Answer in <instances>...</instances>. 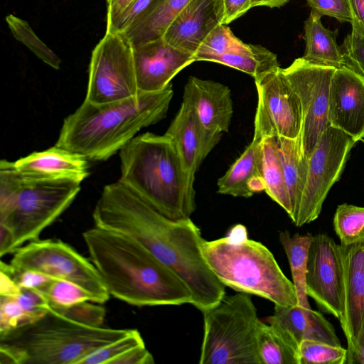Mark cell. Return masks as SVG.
<instances>
[{"label": "cell", "instance_id": "1", "mask_svg": "<svg viewBox=\"0 0 364 364\" xmlns=\"http://www.w3.org/2000/svg\"><path fill=\"white\" fill-rule=\"evenodd\" d=\"M92 218L95 226L132 239L173 270L188 288L192 304L201 312L225 296V286L203 257L205 240L191 218L164 216L119 179L104 187Z\"/></svg>", "mask_w": 364, "mask_h": 364}, {"label": "cell", "instance_id": "2", "mask_svg": "<svg viewBox=\"0 0 364 364\" xmlns=\"http://www.w3.org/2000/svg\"><path fill=\"white\" fill-rule=\"evenodd\" d=\"M82 237L91 262L114 298L136 306L192 304L181 278L132 239L96 226Z\"/></svg>", "mask_w": 364, "mask_h": 364}, {"label": "cell", "instance_id": "3", "mask_svg": "<svg viewBox=\"0 0 364 364\" xmlns=\"http://www.w3.org/2000/svg\"><path fill=\"white\" fill-rule=\"evenodd\" d=\"M173 96L172 85L154 92L104 104L85 99L63 122L55 146L91 161H105L119 151L143 128L167 114Z\"/></svg>", "mask_w": 364, "mask_h": 364}, {"label": "cell", "instance_id": "4", "mask_svg": "<svg viewBox=\"0 0 364 364\" xmlns=\"http://www.w3.org/2000/svg\"><path fill=\"white\" fill-rule=\"evenodd\" d=\"M119 157L121 181L164 216L191 218L196 208L195 178L186 171L168 136H136L119 150Z\"/></svg>", "mask_w": 364, "mask_h": 364}, {"label": "cell", "instance_id": "5", "mask_svg": "<svg viewBox=\"0 0 364 364\" xmlns=\"http://www.w3.org/2000/svg\"><path fill=\"white\" fill-rule=\"evenodd\" d=\"M129 331L86 326L50 309L39 319L0 333V363L80 364Z\"/></svg>", "mask_w": 364, "mask_h": 364}, {"label": "cell", "instance_id": "6", "mask_svg": "<svg viewBox=\"0 0 364 364\" xmlns=\"http://www.w3.org/2000/svg\"><path fill=\"white\" fill-rule=\"evenodd\" d=\"M202 252L210 269L225 287L262 297L274 305H297L293 282L267 247L248 238L244 225H235L225 237L205 240Z\"/></svg>", "mask_w": 364, "mask_h": 364}, {"label": "cell", "instance_id": "7", "mask_svg": "<svg viewBox=\"0 0 364 364\" xmlns=\"http://www.w3.org/2000/svg\"><path fill=\"white\" fill-rule=\"evenodd\" d=\"M80 183L72 180L33 181L22 178L13 162L0 161V228L11 239L14 253L42 232L72 204Z\"/></svg>", "mask_w": 364, "mask_h": 364}, {"label": "cell", "instance_id": "8", "mask_svg": "<svg viewBox=\"0 0 364 364\" xmlns=\"http://www.w3.org/2000/svg\"><path fill=\"white\" fill-rule=\"evenodd\" d=\"M202 313L200 364H261L257 349L261 320L250 294L225 296Z\"/></svg>", "mask_w": 364, "mask_h": 364}, {"label": "cell", "instance_id": "9", "mask_svg": "<svg viewBox=\"0 0 364 364\" xmlns=\"http://www.w3.org/2000/svg\"><path fill=\"white\" fill-rule=\"evenodd\" d=\"M10 264L19 269L36 271L78 285L103 304L109 299L107 288L93 263L60 240L29 242L18 248Z\"/></svg>", "mask_w": 364, "mask_h": 364}, {"label": "cell", "instance_id": "10", "mask_svg": "<svg viewBox=\"0 0 364 364\" xmlns=\"http://www.w3.org/2000/svg\"><path fill=\"white\" fill-rule=\"evenodd\" d=\"M138 92L132 46L121 33H105L92 52L85 100L104 104Z\"/></svg>", "mask_w": 364, "mask_h": 364}, {"label": "cell", "instance_id": "11", "mask_svg": "<svg viewBox=\"0 0 364 364\" xmlns=\"http://www.w3.org/2000/svg\"><path fill=\"white\" fill-rule=\"evenodd\" d=\"M355 142L329 126L309 158L308 173L294 223L297 227L316 220L332 186L339 179Z\"/></svg>", "mask_w": 364, "mask_h": 364}, {"label": "cell", "instance_id": "12", "mask_svg": "<svg viewBox=\"0 0 364 364\" xmlns=\"http://www.w3.org/2000/svg\"><path fill=\"white\" fill-rule=\"evenodd\" d=\"M336 68L311 64L302 57L282 71L298 95L302 109L301 146L309 158L323 132L330 126L328 117L331 80Z\"/></svg>", "mask_w": 364, "mask_h": 364}, {"label": "cell", "instance_id": "13", "mask_svg": "<svg viewBox=\"0 0 364 364\" xmlns=\"http://www.w3.org/2000/svg\"><path fill=\"white\" fill-rule=\"evenodd\" d=\"M255 82L257 92L255 132L264 138H300L302 129L301 102L282 68L255 78Z\"/></svg>", "mask_w": 364, "mask_h": 364}, {"label": "cell", "instance_id": "14", "mask_svg": "<svg viewBox=\"0 0 364 364\" xmlns=\"http://www.w3.org/2000/svg\"><path fill=\"white\" fill-rule=\"evenodd\" d=\"M306 288L323 312L340 319L343 312V263L340 245L326 234L313 236L306 273Z\"/></svg>", "mask_w": 364, "mask_h": 364}, {"label": "cell", "instance_id": "15", "mask_svg": "<svg viewBox=\"0 0 364 364\" xmlns=\"http://www.w3.org/2000/svg\"><path fill=\"white\" fill-rule=\"evenodd\" d=\"M133 58L138 90L142 92L164 90L195 62L193 54L173 47L162 37L133 47Z\"/></svg>", "mask_w": 364, "mask_h": 364}, {"label": "cell", "instance_id": "16", "mask_svg": "<svg viewBox=\"0 0 364 364\" xmlns=\"http://www.w3.org/2000/svg\"><path fill=\"white\" fill-rule=\"evenodd\" d=\"M328 117L355 142L364 139V75L348 68L336 69L330 84Z\"/></svg>", "mask_w": 364, "mask_h": 364}, {"label": "cell", "instance_id": "17", "mask_svg": "<svg viewBox=\"0 0 364 364\" xmlns=\"http://www.w3.org/2000/svg\"><path fill=\"white\" fill-rule=\"evenodd\" d=\"M343 263L341 326L348 343L347 356L355 348L364 326V241L340 245Z\"/></svg>", "mask_w": 364, "mask_h": 364}, {"label": "cell", "instance_id": "18", "mask_svg": "<svg viewBox=\"0 0 364 364\" xmlns=\"http://www.w3.org/2000/svg\"><path fill=\"white\" fill-rule=\"evenodd\" d=\"M165 134L174 144L186 171L193 178L223 135L208 130L194 109L184 101Z\"/></svg>", "mask_w": 364, "mask_h": 364}, {"label": "cell", "instance_id": "19", "mask_svg": "<svg viewBox=\"0 0 364 364\" xmlns=\"http://www.w3.org/2000/svg\"><path fill=\"white\" fill-rule=\"evenodd\" d=\"M223 18V0H191L178 14L162 38L174 48L195 55L208 34Z\"/></svg>", "mask_w": 364, "mask_h": 364}, {"label": "cell", "instance_id": "20", "mask_svg": "<svg viewBox=\"0 0 364 364\" xmlns=\"http://www.w3.org/2000/svg\"><path fill=\"white\" fill-rule=\"evenodd\" d=\"M183 101L196 111L210 132H228L233 114L231 90L225 85L190 76L184 86Z\"/></svg>", "mask_w": 364, "mask_h": 364}, {"label": "cell", "instance_id": "21", "mask_svg": "<svg viewBox=\"0 0 364 364\" xmlns=\"http://www.w3.org/2000/svg\"><path fill=\"white\" fill-rule=\"evenodd\" d=\"M13 164L22 178L33 181L72 180L81 183L90 173L87 158L57 146L33 152Z\"/></svg>", "mask_w": 364, "mask_h": 364}, {"label": "cell", "instance_id": "22", "mask_svg": "<svg viewBox=\"0 0 364 364\" xmlns=\"http://www.w3.org/2000/svg\"><path fill=\"white\" fill-rule=\"evenodd\" d=\"M266 321L275 322L286 328L300 343L315 340L341 346L332 324L319 312L299 306L274 305V314Z\"/></svg>", "mask_w": 364, "mask_h": 364}, {"label": "cell", "instance_id": "23", "mask_svg": "<svg viewBox=\"0 0 364 364\" xmlns=\"http://www.w3.org/2000/svg\"><path fill=\"white\" fill-rule=\"evenodd\" d=\"M263 138L254 132L250 144L226 173L218 178V193L233 197L250 198V186L254 179L262 177Z\"/></svg>", "mask_w": 364, "mask_h": 364}, {"label": "cell", "instance_id": "24", "mask_svg": "<svg viewBox=\"0 0 364 364\" xmlns=\"http://www.w3.org/2000/svg\"><path fill=\"white\" fill-rule=\"evenodd\" d=\"M321 16L311 11L304 21L305 50L303 58L307 62L336 69L348 68L341 47L337 43L338 30L331 31L321 23Z\"/></svg>", "mask_w": 364, "mask_h": 364}, {"label": "cell", "instance_id": "25", "mask_svg": "<svg viewBox=\"0 0 364 364\" xmlns=\"http://www.w3.org/2000/svg\"><path fill=\"white\" fill-rule=\"evenodd\" d=\"M191 0H151L122 33L132 47L161 38L167 27Z\"/></svg>", "mask_w": 364, "mask_h": 364}, {"label": "cell", "instance_id": "26", "mask_svg": "<svg viewBox=\"0 0 364 364\" xmlns=\"http://www.w3.org/2000/svg\"><path fill=\"white\" fill-rule=\"evenodd\" d=\"M299 343L283 326L260 321L257 349L261 364H300Z\"/></svg>", "mask_w": 364, "mask_h": 364}, {"label": "cell", "instance_id": "27", "mask_svg": "<svg viewBox=\"0 0 364 364\" xmlns=\"http://www.w3.org/2000/svg\"><path fill=\"white\" fill-rule=\"evenodd\" d=\"M290 200L292 222L295 220L306 181L309 158L304 156L300 138L276 137Z\"/></svg>", "mask_w": 364, "mask_h": 364}, {"label": "cell", "instance_id": "28", "mask_svg": "<svg viewBox=\"0 0 364 364\" xmlns=\"http://www.w3.org/2000/svg\"><path fill=\"white\" fill-rule=\"evenodd\" d=\"M313 235L296 233L291 235L288 230L282 231L279 235V242L287 255L298 299L297 306L311 308L308 301L306 288V273L309 250Z\"/></svg>", "mask_w": 364, "mask_h": 364}, {"label": "cell", "instance_id": "29", "mask_svg": "<svg viewBox=\"0 0 364 364\" xmlns=\"http://www.w3.org/2000/svg\"><path fill=\"white\" fill-rule=\"evenodd\" d=\"M210 62L240 70L254 79L280 68L276 54L260 45L247 43L237 50L214 57Z\"/></svg>", "mask_w": 364, "mask_h": 364}, {"label": "cell", "instance_id": "30", "mask_svg": "<svg viewBox=\"0 0 364 364\" xmlns=\"http://www.w3.org/2000/svg\"><path fill=\"white\" fill-rule=\"evenodd\" d=\"M262 175L267 194L290 217L291 208L274 136L266 137L262 141Z\"/></svg>", "mask_w": 364, "mask_h": 364}, {"label": "cell", "instance_id": "31", "mask_svg": "<svg viewBox=\"0 0 364 364\" xmlns=\"http://www.w3.org/2000/svg\"><path fill=\"white\" fill-rule=\"evenodd\" d=\"M334 230L341 245H350L364 241V207L339 205L333 218Z\"/></svg>", "mask_w": 364, "mask_h": 364}, {"label": "cell", "instance_id": "32", "mask_svg": "<svg viewBox=\"0 0 364 364\" xmlns=\"http://www.w3.org/2000/svg\"><path fill=\"white\" fill-rule=\"evenodd\" d=\"M5 19L13 36L18 41L50 67L55 70L60 68V59L36 36L27 21L14 14L7 15Z\"/></svg>", "mask_w": 364, "mask_h": 364}, {"label": "cell", "instance_id": "33", "mask_svg": "<svg viewBox=\"0 0 364 364\" xmlns=\"http://www.w3.org/2000/svg\"><path fill=\"white\" fill-rule=\"evenodd\" d=\"M244 44L228 26L219 24L203 41L194 55V59L195 61H210L213 58L237 50Z\"/></svg>", "mask_w": 364, "mask_h": 364}, {"label": "cell", "instance_id": "34", "mask_svg": "<svg viewBox=\"0 0 364 364\" xmlns=\"http://www.w3.org/2000/svg\"><path fill=\"white\" fill-rule=\"evenodd\" d=\"M300 364H346L347 349L315 340L299 343Z\"/></svg>", "mask_w": 364, "mask_h": 364}, {"label": "cell", "instance_id": "35", "mask_svg": "<svg viewBox=\"0 0 364 364\" xmlns=\"http://www.w3.org/2000/svg\"><path fill=\"white\" fill-rule=\"evenodd\" d=\"M40 291L51 306H68L80 302L90 301L91 295L82 288L72 282L53 279Z\"/></svg>", "mask_w": 364, "mask_h": 364}, {"label": "cell", "instance_id": "36", "mask_svg": "<svg viewBox=\"0 0 364 364\" xmlns=\"http://www.w3.org/2000/svg\"><path fill=\"white\" fill-rule=\"evenodd\" d=\"M144 345L141 333L136 329H130L126 336L89 355L80 364H112L129 350Z\"/></svg>", "mask_w": 364, "mask_h": 364}, {"label": "cell", "instance_id": "37", "mask_svg": "<svg viewBox=\"0 0 364 364\" xmlns=\"http://www.w3.org/2000/svg\"><path fill=\"white\" fill-rule=\"evenodd\" d=\"M91 302L86 301L68 306L50 305V309L79 323L92 327H102L106 310L103 306L99 305L100 304H95Z\"/></svg>", "mask_w": 364, "mask_h": 364}, {"label": "cell", "instance_id": "38", "mask_svg": "<svg viewBox=\"0 0 364 364\" xmlns=\"http://www.w3.org/2000/svg\"><path fill=\"white\" fill-rule=\"evenodd\" d=\"M30 323L16 297L0 296V333Z\"/></svg>", "mask_w": 364, "mask_h": 364}, {"label": "cell", "instance_id": "39", "mask_svg": "<svg viewBox=\"0 0 364 364\" xmlns=\"http://www.w3.org/2000/svg\"><path fill=\"white\" fill-rule=\"evenodd\" d=\"M341 47L348 68L364 75V35L352 28Z\"/></svg>", "mask_w": 364, "mask_h": 364}, {"label": "cell", "instance_id": "40", "mask_svg": "<svg viewBox=\"0 0 364 364\" xmlns=\"http://www.w3.org/2000/svg\"><path fill=\"white\" fill-rule=\"evenodd\" d=\"M318 16L336 18L340 23H351L353 19L348 0H306Z\"/></svg>", "mask_w": 364, "mask_h": 364}, {"label": "cell", "instance_id": "41", "mask_svg": "<svg viewBox=\"0 0 364 364\" xmlns=\"http://www.w3.org/2000/svg\"><path fill=\"white\" fill-rule=\"evenodd\" d=\"M16 298L31 323L39 319L50 310L48 300L36 289H21V292Z\"/></svg>", "mask_w": 364, "mask_h": 364}, {"label": "cell", "instance_id": "42", "mask_svg": "<svg viewBox=\"0 0 364 364\" xmlns=\"http://www.w3.org/2000/svg\"><path fill=\"white\" fill-rule=\"evenodd\" d=\"M151 0H134L117 21L111 33H122L146 9Z\"/></svg>", "mask_w": 364, "mask_h": 364}, {"label": "cell", "instance_id": "43", "mask_svg": "<svg viewBox=\"0 0 364 364\" xmlns=\"http://www.w3.org/2000/svg\"><path fill=\"white\" fill-rule=\"evenodd\" d=\"M134 0H106V32L111 33L125 11Z\"/></svg>", "mask_w": 364, "mask_h": 364}, {"label": "cell", "instance_id": "44", "mask_svg": "<svg viewBox=\"0 0 364 364\" xmlns=\"http://www.w3.org/2000/svg\"><path fill=\"white\" fill-rule=\"evenodd\" d=\"M252 0H223V18L222 24L227 25L245 14L251 6Z\"/></svg>", "mask_w": 364, "mask_h": 364}, {"label": "cell", "instance_id": "45", "mask_svg": "<svg viewBox=\"0 0 364 364\" xmlns=\"http://www.w3.org/2000/svg\"><path fill=\"white\" fill-rule=\"evenodd\" d=\"M154 359L145 345L134 348L114 360L112 364H154Z\"/></svg>", "mask_w": 364, "mask_h": 364}, {"label": "cell", "instance_id": "46", "mask_svg": "<svg viewBox=\"0 0 364 364\" xmlns=\"http://www.w3.org/2000/svg\"><path fill=\"white\" fill-rule=\"evenodd\" d=\"M353 19L352 28L364 35V0H348Z\"/></svg>", "mask_w": 364, "mask_h": 364}, {"label": "cell", "instance_id": "47", "mask_svg": "<svg viewBox=\"0 0 364 364\" xmlns=\"http://www.w3.org/2000/svg\"><path fill=\"white\" fill-rule=\"evenodd\" d=\"M21 289L7 274L0 271V296L16 297Z\"/></svg>", "mask_w": 364, "mask_h": 364}, {"label": "cell", "instance_id": "48", "mask_svg": "<svg viewBox=\"0 0 364 364\" xmlns=\"http://www.w3.org/2000/svg\"><path fill=\"white\" fill-rule=\"evenodd\" d=\"M346 364H364V326L355 348L347 356Z\"/></svg>", "mask_w": 364, "mask_h": 364}, {"label": "cell", "instance_id": "49", "mask_svg": "<svg viewBox=\"0 0 364 364\" xmlns=\"http://www.w3.org/2000/svg\"><path fill=\"white\" fill-rule=\"evenodd\" d=\"M290 0H252L251 6H267L270 8L281 7Z\"/></svg>", "mask_w": 364, "mask_h": 364}]
</instances>
